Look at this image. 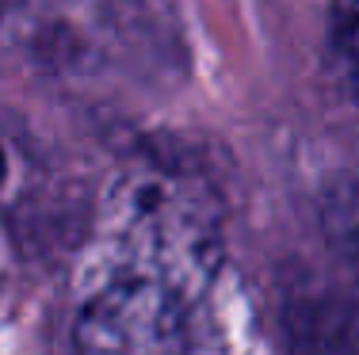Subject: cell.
Returning a JSON list of instances; mask_svg holds the SVG:
<instances>
[{
    "instance_id": "cell-2",
    "label": "cell",
    "mask_w": 359,
    "mask_h": 355,
    "mask_svg": "<svg viewBox=\"0 0 359 355\" xmlns=\"http://www.w3.org/2000/svg\"><path fill=\"white\" fill-rule=\"evenodd\" d=\"M195 298L153 275H104L73 321L76 355H187Z\"/></svg>"
},
{
    "instance_id": "cell-5",
    "label": "cell",
    "mask_w": 359,
    "mask_h": 355,
    "mask_svg": "<svg viewBox=\"0 0 359 355\" xmlns=\"http://www.w3.org/2000/svg\"><path fill=\"white\" fill-rule=\"evenodd\" d=\"M329 46H332V62H337L340 81L359 104V8H340L337 12Z\"/></svg>"
},
{
    "instance_id": "cell-6",
    "label": "cell",
    "mask_w": 359,
    "mask_h": 355,
    "mask_svg": "<svg viewBox=\"0 0 359 355\" xmlns=\"http://www.w3.org/2000/svg\"><path fill=\"white\" fill-rule=\"evenodd\" d=\"M31 8L35 0H0V54L27 39V23H31Z\"/></svg>"
},
{
    "instance_id": "cell-1",
    "label": "cell",
    "mask_w": 359,
    "mask_h": 355,
    "mask_svg": "<svg viewBox=\"0 0 359 355\" xmlns=\"http://www.w3.org/2000/svg\"><path fill=\"white\" fill-rule=\"evenodd\" d=\"M92 249V279L153 275L199 302L222 267L218 210L210 191L184 172L157 165L126 168L104 195Z\"/></svg>"
},
{
    "instance_id": "cell-7",
    "label": "cell",
    "mask_w": 359,
    "mask_h": 355,
    "mask_svg": "<svg viewBox=\"0 0 359 355\" xmlns=\"http://www.w3.org/2000/svg\"><path fill=\"white\" fill-rule=\"evenodd\" d=\"M0 183H4V153H0Z\"/></svg>"
},
{
    "instance_id": "cell-4",
    "label": "cell",
    "mask_w": 359,
    "mask_h": 355,
    "mask_svg": "<svg viewBox=\"0 0 359 355\" xmlns=\"http://www.w3.org/2000/svg\"><path fill=\"white\" fill-rule=\"evenodd\" d=\"M321 230L332 256L359 286V168L340 172L321 199Z\"/></svg>"
},
{
    "instance_id": "cell-3",
    "label": "cell",
    "mask_w": 359,
    "mask_h": 355,
    "mask_svg": "<svg viewBox=\"0 0 359 355\" xmlns=\"http://www.w3.org/2000/svg\"><path fill=\"white\" fill-rule=\"evenodd\" d=\"M287 333L298 355H359V309L337 294L298 291L287 306Z\"/></svg>"
}]
</instances>
